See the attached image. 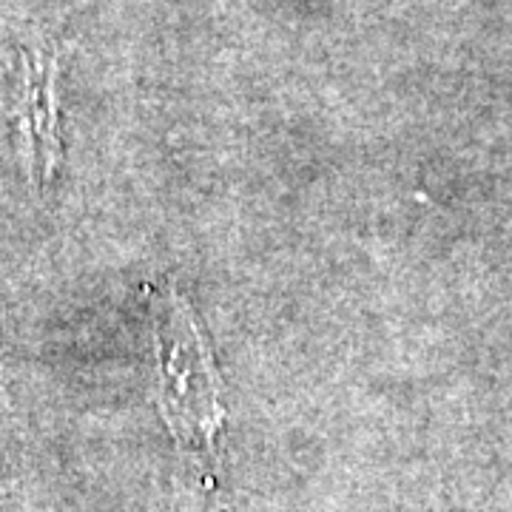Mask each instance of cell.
Wrapping results in <instances>:
<instances>
[{"label": "cell", "instance_id": "6da1fadb", "mask_svg": "<svg viewBox=\"0 0 512 512\" xmlns=\"http://www.w3.org/2000/svg\"><path fill=\"white\" fill-rule=\"evenodd\" d=\"M151 313L163 416L183 447L188 444L208 456L222 421L220 379L211 350L188 302L171 285L151 293Z\"/></svg>", "mask_w": 512, "mask_h": 512}, {"label": "cell", "instance_id": "7a4b0ae2", "mask_svg": "<svg viewBox=\"0 0 512 512\" xmlns=\"http://www.w3.org/2000/svg\"><path fill=\"white\" fill-rule=\"evenodd\" d=\"M57 57L52 52H35L23 57V83H20L18 131L20 157L29 183H46L60 160L55 100Z\"/></svg>", "mask_w": 512, "mask_h": 512}, {"label": "cell", "instance_id": "3957f363", "mask_svg": "<svg viewBox=\"0 0 512 512\" xmlns=\"http://www.w3.org/2000/svg\"><path fill=\"white\" fill-rule=\"evenodd\" d=\"M0 416H3V387H0Z\"/></svg>", "mask_w": 512, "mask_h": 512}]
</instances>
